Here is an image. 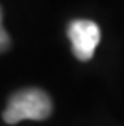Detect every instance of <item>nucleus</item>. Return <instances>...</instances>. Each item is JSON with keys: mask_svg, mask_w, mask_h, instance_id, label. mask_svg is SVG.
<instances>
[{"mask_svg": "<svg viewBox=\"0 0 124 126\" xmlns=\"http://www.w3.org/2000/svg\"><path fill=\"white\" fill-rule=\"evenodd\" d=\"M8 35L5 33V30H2V50H5L6 47H8Z\"/></svg>", "mask_w": 124, "mask_h": 126, "instance_id": "nucleus-3", "label": "nucleus"}, {"mask_svg": "<svg viewBox=\"0 0 124 126\" xmlns=\"http://www.w3.org/2000/svg\"><path fill=\"white\" fill-rule=\"evenodd\" d=\"M67 36L75 57L81 62H87L93 57L99 45L100 29L91 20H75L67 27Z\"/></svg>", "mask_w": 124, "mask_h": 126, "instance_id": "nucleus-2", "label": "nucleus"}, {"mask_svg": "<svg viewBox=\"0 0 124 126\" xmlns=\"http://www.w3.org/2000/svg\"><path fill=\"white\" fill-rule=\"evenodd\" d=\"M51 111V99L43 90L24 89L11 96L3 111V120L8 125H15L21 120H45Z\"/></svg>", "mask_w": 124, "mask_h": 126, "instance_id": "nucleus-1", "label": "nucleus"}]
</instances>
